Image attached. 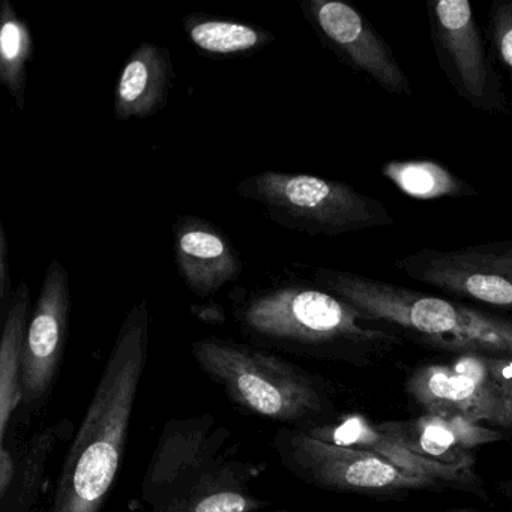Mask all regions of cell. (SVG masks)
I'll return each instance as SVG.
<instances>
[{"instance_id":"cell-1","label":"cell","mask_w":512,"mask_h":512,"mask_svg":"<svg viewBox=\"0 0 512 512\" xmlns=\"http://www.w3.org/2000/svg\"><path fill=\"white\" fill-rule=\"evenodd\" d=\"M148 299L131 308L64 458L49 512H100L122 466L149 353Z\"/></svg>"},{"instance_id":"cell-2","label":"cell","mask_w":512,"mask_h":512,"mask_svg":"<svg viewBox=\"0 0 512 512\" xmlns=\"http://www.w3.org/2000/svg\"><path fill=\"white\" fill-rule=\"evenodd\" d=\"M235 317L251 340L316 358L365 362L403 343L394 329L316 284L256 290L239 302Z\"/></svg>"},{"instance_id":"cell-3","label":"cell","mask_w":512,"mask_h":512,"mask_svg":"<svg viewBox=\"0 0 512 512\" xmlns=\"http://www.w3.org/2000/svg\"><path fill=\"white\" fill-rule=\"evenodd\" d=\"M313 283L374 322L440 349L512 356V319L338 269H314Z\"/></svg>"},{"instance_id":"cell-4","label":"cell","mask_w":512,"mask_h":512,"mask_svg":"<svg viewBox=\"0 0 512 512\" xmlns=\"http://www.w3.org/2000/svg\"><path fill=\"white\" fill-rule=\"evenodd\" d=\"M191 353L226 397L253 415L304 431L337 419L322 382L274 352L209 337L194 341Z\"/></svg>"},{"instance_id":"cell-5","label":"cell","mask_w":512,"mask_h":512,"mask_svg":"<svg viewBox=\"0 0 512 512\" xmlns=\"http://www.w3.org/2000/svg\"><path fill=\"white\" fill-rule=\"evenodd\" d=\"M236 193L260 203L275 223L311 236H340L395 224L380 200L346 182L319 176L266 170L239 182Z\"/></svg>"},{"instance_id":"cell-6","label":"cell","mask_w":512,"mask_h":512,"mask_svg":"<svg viewBox=\"0 0 512 512\" xmlns=\"http://www.w3.org/2000/svg\"><path fill=\"white\" fill-rule=\"evenodd\" d=\"M274 445L290 473L322 490L403 499L415 491L446 488L434 479L403 472L367 449L325 442L299 428H280Z\"/></svg>"},{"instance_id":"cell-7","label":"cell","mask_w":512,"mask_h":512,"mask_svg":"<svg viewBox=\"0 0 512 512\" xmlns=\"http://www.w3.org/2000/svg\"><path fill=\"white\" fill-rule=\"evenodd\" d=\"M428 20L437 64L458 97L479 112H508L502 80L469 0H433Z\"/></svg>"},{"instance_id":"cell-8","label":"cell","mask_w":512,"mask_h":512,"mask_svg":"<svg viewBox=\"0 0 512 512\" xmlns=\"http://www.w3.org/2000/svg\"><path fill=\"white\" fill-rule=\"evenodd\" d=\"M230 440L229 428L214 415L167 422L142 482L146 511L172 502L209 470L232 458Z\"/></svg>"},{"instance_id":"cell-9","label":"cell","mask_w":512,"mask_h":512,"mask_svg":"<svg viewBox=\"0 0 512 512\" xmlns=\"http://www.w3.org/2000/svg\"><path fill=\"white\" fill-rule=\"evenodd\" d=\"M301 8L319 40L350 70L370 77L389 94L412 97L394 52L364 14L341 0H304Z\"/></svg>"},{"instance_id":"cell-10","label":"cell","mask_w":512,"mask_h":512,"mask_svg":"<svg viewBox=\"0 0 512 512\" xmlns=\"http://www.w3.org/2000/svg\"><path fill=\"white\" fill-rule=\"evenodd\" d=\"M406 392L424 413L511 428L484 353H463L454 364L422 365L407 379Z\"/></svg>"},{"instance_id":"cell-11","label":"cell","mask_w":512,"mask_h":512,"mask_svg":"<svg viewBox=\"0 0 512 512\" xmlns=\"http://www.w3.org/2000/svg\"><path fill=\"white\" fill-rule=\"evenodd\" d=\"M71 316L70 277L59 260L47 268L29 320L22 367V403L37 406L52 391L61 368Z\"/></svg>"},{"instance_id":"cell-12","label":"cell","mask_w":512,"mask_h":512,"mask_svg":"<svg viewBox=\"0 0 512 512\" xmlns=\"http://www.w3.org/2000/svg\"><path fill=\"white\" fill-rule=\"evenodd\" d=\"M176 268L200 298L215 295L241 278L245 263L220 227L196 215H181L173 226Z\"/></svg>"},{"instance_id":"cell-13","label":"cell","mask_w":512,"mask_h":512,"mask_svg":"<svg viewBox=\"0 0 512 512\" xmlns=\"http://www.w3.org/2000/svg\"><path fill=\"white\" fill-rule=\"evenodd\" d=\"M395 268L446 295L512 311L511 275L469 262L457 250L424 248L398 259Z\"/></svg>"},{"instance_id":"cell-14","label":"cell","mask_w":512,"mask_h":512,"mask_svg":"<svg viewBox=\"0 0 512 512\" xmlns=\"http://www.w3.org/2000/svg\"><path fill=\"white\" fill-rule=\"evenodd\" d=\"M307 433L316 437V439L335 443V445L367 449V451L385 458L386 461L394 464L403 472L422 476V478L434 479V481L445 485L446 488L487 497L484 482L475 470L448 466V464L419 457V455L413 454L412 451L401 446L400 443L392 440L391 437L380 433L376 425L371 424L367 418L358 415V413L341 416L331 424L311 428Z\"/></svg>"},{"instance_id":"cell-15","label":"cell","mask_w":512,"mask_h":512,"mask_svg":"<svg viewBox=\"0 0 512 512\" xmlns=\"http://www.w3.org/2000/svg\"><path fill=\"white\" fill-rule=\"evenodd\" d=\"M175 79L170 50L143 43L127 59L115 88L116 121L146 119L169 103Z\"/></svg>"},{"instance_id":"cell-16","label":"cell","mask_w":512,"mask_h":512,"mask_svg":"<svg viewBox=\"0 0 512 512\" xmlns=\"http://www.w3.org/2000/svg\"><path fill=\"white\" fill-rule=\"evenodd\" d=\"M257 469L229 458L167 505L146 512H257L268 503L250 490Z\"/></svg>"},{"instance_id":"cell-17","label":"cell","mask_w":512,"mask_h":512,"mask_svg":"<svg viewBox=\"0 0 512 512\" xmlns=\"http://www.w3.org/2000/svg\"><path fill=\"white\" fill-rule=\"evenodd\" d=\"M31 289L22 281L14 290L10 310L4 320L0 341V442L5 445L10 421L22 403V367L29 326Z\"/></svg>"},{"instance_id":"cell-18","label":"cell","mask_w":512,"mask_h":512,"mask_svg":"<svg viewBox=\"0 0 512 512\" xmlns=\"http://www.w3.org/2000/svg\"><path fill=\"white\" fill-rule=\"evenodd\" d=\"M380 433L391 437L419 457L448 466L475 470V454L461 448L445 416L424 415L409 421H389L376 425Z\"/></svg>"},{"instance_id":"cell-19","label":"cell","mask_w":512,"mask_h":512,"mask_svg":"<svg viewBox=\"0 0 512 512\" xmlns=\"http://www.w3.org/2000/svg\"><path fill=\"white\" fill-rule=\"evenodd\" d=\"M182 26L190 43L209 56L253 55L275 41L272 32L259 26L206 14H188Z\"/></svg>"},{"instance_id":"cell-20","label":"cell","mask_w":512,"mask_h":512,"mask_svg":"<svg viewBox=\"0 0 512 512\" xmlns=\"http://www.w3.org/2000/svg\"><path fill=\"white\" fill-rule=\"evenodd\" d=\"M34 35L11 0L0 2V82L17 109L25 110L28 65L34 58Z\"/></svg>"},{"instance_id":"cell-21","label":"cell","mask_w":512,"mask_h":512,"mask_svg":"<svg viewBox=\"0 0 512 512\" xmlns=\"http://www.w3.org/2000/svg\"><path fill=\"white\" fill-rule=\"evenodd\" d=\"M382 175L401 193L419 200L472 197L478 190L434 161H389Z\"/></svg>"},{"instance_id":"cell-22","label":"cell","mask_w":512,"mask_h":512,"mask_svg":"<svg viewBox=\"0 0 512 512\" xmlns=\"http://www.w3.org/2000/svg\"><path fill=\"white\" fill-rule=\"evenodd\" d=\"M56 430H58L56 427L46 428L29 443L22 469L17 473L20 475L17 482V500L22 506H28L37 496L47 460L55 448L56 437H58Z\"/></svg>"},{"instance_id":"cell-23","label":"cell","mask_w":512,"mask_h":512,"mask_svg":"<svg viewBox=\"0 0 512 512\" xmlns=\"http://www.w3.org/2000/svg\"><path fill=\"white\" fill-rule=\"evenodd\" d=\"M490 37L494 50L512 80V0H496L490 10Z\"/></svg>"},{"instance_id":"cell-24","label":"cell","mask_w":512,"mask_h":512,"mask_svg":"<svg viewBox=\"0 0 512 512\" xmlns=\"http://www.w3.org/2000/svg\"><path fill=\"white\" fill-rule=\"evenodd\" d=\"M458 254L469 262L478 263L500 274L512 277V239L508 241L487 242V244L470 245L457 250Z\"/></svg>"},{"instance_id":"cell-25","label":"cell","mask_w":512,"mask_h":512,"mask_svg":"<svg viewBox=\"0 0 512 512\" xmlns=\"http://www.w3.org/2000/svg\"><path fill=\"white\" fill-rule=\"evenodd\" d=\"M445 418L448 419L455 439L460 443L461 448L467 449V451H473L478 446L490 445V443L503 439L500 431L487 427L482 422L466 418V416H445Z\"/></svg>"},{"instance_id":"cell-26","label":"cell","mask_w":512,"mask_h":512,"mask_svg":"<svg viewBox=\"0 0 512 512\" xmlns=\"http://www.w3.org/2000/svg\"><path fill=\"white\" fill-rule=\"evenodd\" d=\"M487 364L512 428V356L487 355Z\"/></svg>"},{"instance_id":"cell-27","label":"cell","mask_w":512,"mask_h":512,"mask_svg":"<svg viewBox=\"0 0 512 512\" xmlns=\"http://www.w3.org/2000/svg\"><path fill=\"white\" fill-rule=\"evenodd\" d=\"M13 281H11L10 245L7 232L0 221V317L5 320L13 299Z\"/></svg>"},{"instance_id":"cell-28","label":"cell","mask_w":512,"mask_h":512,"mask_svg":"<svg viewBox=\"0 0 512 512\" xmlns=\"http://www.w3.org/2000/svg\"><path fill=\"white\" fill-rule=\"evenodd\" d=\"M17 466L7 446H0V497L5 499L17 476Z\"/></svg>"},{"instance_id":"cell-29","label":"cell","mask_w":512,"mask_h":512,"mask_svg":"<svg viewBox=\"0 0 512 512\" xmlns=\"http://www.w3.org/2000/svg\"><path fill=\"white\" fill-rule=\"evenodd\" d=\"M497 488H499V491L503 494V496L508 497L509 500H512V478H508L505 479V481L500 482V484L497 485Z\"/></svg>"},{"instance_id":"cell-30","label":"cell","mask_w":512,"mask_h":512,"mask_svg":"<svg viewBox=\"0 0 512 512\" xmlns=\"http://www.w3.org/2000/svg\"><path fill=\"white\" fill-rule=\"evenodd\" d=\"M452 512H479L478 509H457V511Z\"/></svg>"}]
</instances>
